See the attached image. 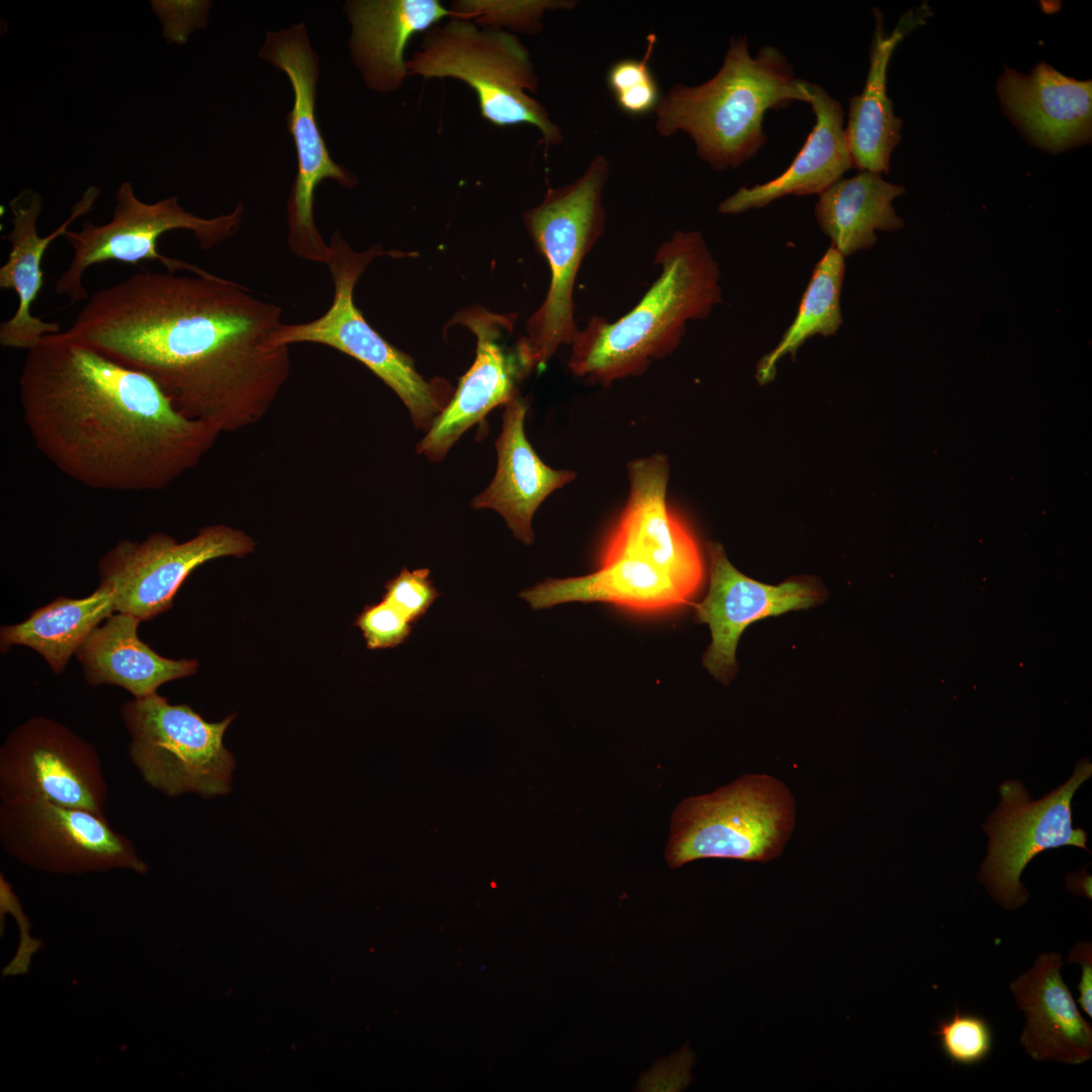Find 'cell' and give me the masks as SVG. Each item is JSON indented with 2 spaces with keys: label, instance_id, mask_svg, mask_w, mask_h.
Returning <instances> with one entry per match:
<instances>
[{
  "label": "cell",
  "instance_id": "cell-1",
  "mask_svg": "<svg viewBox=\"0 0 1092 1092\" xmlns=\"http://www.w3.org/2000/svg\"><path fill=\"white\" fill-rule=\"evenodd\" d=\"M281 316L279 305L210 272L143 271L96 291L66 333L149 376L187 417L217 418L281 363Z\"/></svg>",
  "mask_w": 1092,
  "mask_h": 1092
},
{
  "label": "cell",
  "instance_id": "cell-2",
  "mask_svg": "<svg viewBox=\"0 0 1092 1092\" xmlns=\"http://www.w3.org/2000/svg\"><path fill=\"white\" fill-rule=\"evenodd\" d=\"M18 387L35 447L89 488H164L207 436L204 423L178 411L149 376L66 332L46 335L26 351Z\"/></svg>",
  "mask_w": 1092,
  "mask_h": 1092
},
{
  "label": "cell",
  "instance_id": "cell-3",
  "mask_svg": "<svg viewBox=\"0 0 1092 1092\" xmlns=\"http://www.w3.org/2000/svg\"><path fill=\"white\" fill-rule=\"evenodd\" d=\"M657 279L626 314L595 315L579 330L568 367L601 385L638 376L680 344L690 321L705 320L722 301L720 270L700 232L675 231L654 255Z\"/></svg>",
  "mask_w": 1092,
  "mask_h": 1092
},
{
  "label": "cell",
  "instance_id": "cell-4",
  "mask_svg": "<svg viewBox=\"0 0 1092 1092\" xmlns=\"http://www.w3.org/2000/svg\"><path fill=\"white\" fill-rule=\"evenodd\" d=\"M787 58L772 46L751 57L746 36L730 40L717 74L700 85L673 84L654 110L662 136L679 131L713 169L737 168L766 143L763 118L808 96Z\"/></svg>",
  "mask_w": 1092,
  "mask_h": 1092
},
{
  "label": "cell",
  "instance_id": "cell-5",
  "mask_svg": "<svg viewBox=\"0 0 1092 1092\" xmlns=\"http://www.w3.org/2000/svg\"><path fill=\"white\" fill-rule=\"evenodd\" d=\"M610 163L596 156L574 181L549 187L542 201L523 215L536 250L547 260L550 283L545 299L526 323L518 343L530 372L543 367L561 345H571L579 329L574 318V284L579 268L606 230L603 203Z\"/></svg>",
  "mask_w": 1092,
  "mask_h": 1092
},
{
  "label": "cell",
  "instance_id": "cell-6",
  "mask_svg": "<svg viewBox=\"0 0 1092 1092\" xmlns=\"http://www.w3.org/2000/svg\"><path fill=\"white\" fill-rule=\"evenodd\" d=\"M406 71L425 79L463 81L475 92L485 120L500 127L535 126L545 149L563 141L559 126L530 95L539 80L528 49L511 32L449 17L424 32Z\"/></svg>",
  "mask_w": 1092,
  "mask_h": 1092
},
{
  "label": "cell",
  "instance_id": "cell-7",
  "mask_svg": "<svg viewBox=\"0 0 1092 1092\" xmlns=\"http://www.w3.org/2000/svg\"><path fill=\"white\" fill-rule=\"evenodd\" d=\"M795 821V799L782 781L745 775L678 804L665 858L672 869L701 858L769 861L783 852Z\"/></svg>",
  "mask_w": 1092,
  "mask_h": 1092
},
{
  "label": "cell",
  "instance_id": "cell-8",
  "mask_svg": "<svg viewBox=\"0 0 1092 1092\" xmlns=\"http://www.w3.org/2000/svg\"><path fill=\"white\" fill-rule=\"evenodd\" d=\"M404 255L371 247L364 252L353 250L335 232L327 262L334 297L329 309L307 323L283 324L276 343H316L335 348L363 363L388 385L407 407L417 429L428 431L454 392L443 378L425 379L416 369L413 358L388 343L365 320L354 302L355 285L371 261L382 255Z\"/></svg>",
  "mask_w": 1092,
  "mask_h": 1092
},
{
  "label": "cell",
  "instance_id": "cell-9",
  "mask_svg": "<svg viewBox=\"0 0 1092 1092\" xmlns=\"http://www.w3.org/2000/svg\"><path fill=\"white\" fill-rule=\"evenodd\" d=\"M120 714L129 734L128 755L143 780L166 796L226 795L236 767L223 735L235 716L204 720L190 706L158 693L132 698Z\"/></svg>",
  "mask_w": 1092,
  "mask_h": 1092
},
{
  "label": "cell",
  "instance_id": "cell-10",
  "mask_svg": "<svg viewBox=\"0 0 1092 1092\" xmlns=\"http://www.w3.org/2000/svg\"><path fill=\"white\" fill-rule=\"evenodd\" d=\"M115 198L111 220L100 225L85 220L79 232L68 231L64 236L73 256L58 278L55 291L68 297L71 304L89 299L83 276L88 268L107 261L132 265L158 261L170 273L187 270L194 275L205 274L207 271L196 265L161 254L157 246L160 237L174 230H187L193 233L200 249L211 250L237 233L244 214L239 204L229 214L204 218L186 211L177 196L146 203L136 197L128 181L122 182Z\"/></svg>",
  "mask_w": 1092,
  "mask_h": 1092
},
{
  "label": "cell",
  "instance_id": "cell-11",
  "mask_svg": "<svg viewBox=\"0 0 1092 1092\" xmlns=\"http://www.w3.org/2000/svg\"><path fill=\"white\" fill-rule=\"evenodd\" d=\"M1091 775L1090 760H1080L1064 784L1039 800H1032L1019 780L1000 785V803L983 825L990 840L978 880L1004 909L1015 910L1027 901L1020 877L1035 855L1065 845L1089 851L1086 832L1073 826L1071 805Z\"/></svg>",
  "mask_w": 1092,
  "mask_h": 1092
},
{
  "label": "cell",
  "instance_id": "cell-12",
  "mask_svg": "<svg viewBox=\"0 0 1092 1092\" xmlns=\"http://www.w3.org/2000/svg\"><path fill=\"white\" fill-rule=\"evenodd\" d=\"M0 842L12 857L46 873L149 871L132 841L104 814L46 800L1 802Z\"/></svg>",
  "mask_w": 1092,
  "mask_h": 1092
},
{
  "label": "cell",
  "instance_id": "cell-13",
  "mask_svg": "<svg viewBox=\"0 0 1092 1092\" xmlns=\"http://www.w3.org/2000/svg\"><path fill=\"white\" fill-rule=\"evenodd\" d=\"M260 57L286 74L294 95L292 109L287 114V128L295 145L297 173L287 201V242L297 257L327 264L330 245L313 218L315 189L325 179H333L345 187H353L357 181L352 173L333 161L316 122L318 59L302 22L267 32Z\"/></svg>",
  "mask_w": 1092,
  "mask_h": 1092
},
{
  "label": "cell",
  "instance_id": "cell-14",
  "mask_svg": "<svg viewBox=\"0 0 1092 1092\" xmlns=\"http://www.w3.org/2000/svg\"><path fill=\"white\" fill-rule=\"evenodd\" d=\"M107 795L95 747L56 720L30 718L1 745V802L46 800L104 814Z\"/></svg>",
  "mask_w": 1092,
  "mask_h": 1092
},
{
  "label": "cell",
  "instance_id": "cell-15",
  "mask_svg": "<svg viewBox=\"0 0 1092 1092\" xmlns=\"http://www.w3.org/2000/svg\"><path fill=\"white\" fill-rule=\"evenodd\" d=\"M252 547L245 534L225 526L206 527L181 543L161 532L140 542L120 540L98 562L99 585L112 590L116 612L150 621L172 607L195 568L212 559L243 556Z\"/></svg>",
  "mask_w": 1092,
  "mask_h": 1092
},
{
  "label": "cell",
  "instance_id": "cell-16",
  "mask_svg": "<svg viewBox=\"0 0 1092 1092\" xmlns=\"http://www.w3.org/2000/svg\"><path fill=\"white\" fill-rule=\"evenodd\" d=\"M627 476L628 498L603 544L599 563L620 557L645 561L693 598L704 580V560L694 534L667 504V457L654 453L631 460Z\"/></svg>",
  "mask_w": 1092,
  "mask_h": 1092
},
{
  "label": "cell",
  "instance_id": "cell-17",
  "mask_svg": "<svg viewBox=\"0 0 1092 1092\" xmlns=\"http://www.w3.org/2000/svg\"><path fill=\"white\" fill-rule=\"evenodd\" d=\"M516 314L490 312L475 305L455 314L453 324L468 328L476 339L473 364L460 378L449 402L435 418L417 452L431 461L443 460L452 446L494 407L519 396L518 381L529 372L518 346L506 344Z\"/></svg>",
  "mask_w": 1092,
  "mask_h": 1092
},
{
  "label": "cell",
  "instance_id": "cell-18",
  "mask_svg": "<svg viewBox=\"0 0 1092 1092\" xmlns=\"http://www.w3.org/2000/svg\"><path fill=\"white\" fill-rule=\"evenodd\" d=\"M710 582L706 597L693 604L695 618L709 626L712 643L703 663L719 681L728 684L737 670L735 652L742 632L755 621L808 609L821 598L809 580L765 584L738 571L718 542L706 543Z\"/></svg>",
  "mask_w": 1092,
  "mask_h": 1092
},
{
  "label": "cell",
  "instance_id": "cell-19",
  "mask_svg": "<svg viewBox=\"0 0 1092 1092\" xmlns=\"http://www.w3.org/2000/svg\"><path fill=\"white\" fill-rule=\"evenodd\" d=\"M997 91L1009 119L1037 148L1056 154L1090 142L1091 81L1040 62L1028 74L1005 69Z\"/></svg>",
  "mask_w": 1092,
  "mask_h": 1092
},
{
  "label": "cell",
  "instance_id": "cell-20",
  "mask_svg": "<svg viewBox=\"0 0 1092 1092\" xmlns=\"http://www.w3.org/2000/svg\"><path fill=\"white\" fill-rule=\"evenodd\" d=\"M99 193L97 187H88L72 207L69 217L47 237H40L37 232L42 207L39 193L24 190L9 201L12 229L5 239L10 244V252L0 268V287L14 290L18 305L14 314L0 325L2 347L27 351L43 336L60 333L58 323L42 321L31 313V306L43 285L42 258L51 243L65 236L74 220L92 209Z\"/></svg>",
  "mask_w": 1092,
  "mask_h": 1092
},
{
  "label": "cell",
  "instance_id": "cell-21",
  "mask_svg": "<svg viewBox=\"0 0 1092 1092\" xmlns=\"http://www.w3.org/2000/svg\"><path fill=\"white\" fill-rule=\"evenodd\" d=\"M1059 952L1040 953L1010 984L1025 1025L1020 1043L1035 1061L1080 1065L1092 1058V1027L1062 978Z\"/></svg>",
  "mask_w": 1092,
  "mask_h": 1092
},
{
  "label": "cell",
  "instance_id": "cell-22",
  "mask_svg": "<svg viewBox=\"0 0 1092 1092\" xmlns=\"http://www.w3.org/2000/svg\"><path fill=\"white\" fill-rule=\"evenodd\" d=\"M526 399L517 396L505 405L502 431L495 441L497 466L490 484L471 505L497 512L514 536L529 545L534 541L533 517L554 490L573 481L570 469H553L537 455L525 433Z\"/></svg>",
  "mask_w": 1092,
  "mask_h": 1092
},
{
  "label": "cell",
  "instance_id": "cell-23",
  "mask_svg": "<svg viewBox=\"0 0 1092 1092\" xmlns=\"http://www.w3.org/2000/svg\"><path fill=\"white\" fill-rule=\"evenodd\" d=\"M345 10L352 25V60L365 84L381 93L396 91L408 76L410 39L450 17L438 0H355Z\"/></svg>",
  "mask_w": 1092,
  "mask_h": 1092
},
{
  "label": "cell",
  "instance_id": "cell-24",
  "mask_svg": "<svg viewBox=\"0 0 1092 1092\" xmlns=\"http://www.w3.org/2000/svg\"><path fill=\"white\" fill-rule=\"evenodd\" d=\"M802 86L816 117L803 148L784 173L765 183L739 188L719 204V212L742 213L786 195H820L853 168L841 104L820 85L803 80Z\"/></svg>",
  "mask_w": 1092,
  "mask_h": 1092
},
{
  "label": "cell",
  "instance_id": "cell-25",
  "mask_svg": "<svg viewBox=\"0 0 1092 1092\" xmlns=\"http://www.w3.org/2000/svg\"><path fill=\"white\" fill-rule=\"evenodd\" d=\"M930 15L927 4L912 8L902 15L891 33H886L883 14L874 8L869 71L861 93L849 99L845 127L853 168L859 171L879 175L890 171L891 156L901 141L902 119L895 115L888 97V66L899 42Z\"/></svg>",
  "mask_w": 1092,
  "mask_h": 1092
},
{
  "label": "cell",
  "instance_id": "cell-26",
  "mask_svg": "<svg viewBox=\"0 0 1092 1092\" xmlns=\"http://www.w3.org/2000/svg\"><path fill=\"white\" fill-rule=\"evenodd\" d=\"M520 597L534 610L570 602H600L648 614L677 609L692 599L669 575L630 557L600 564L587 575L547 578Z\"/></svg>",
  "mask_w": 1092,
  "mask_h": 1092
},
{
  "label": "cell",
  "instance_id": "cell-27",
  "mask_svg": "<svg viewBox=\"0 0 1092 1092\" xmlns=\"http://www.w3.org/2000/svg\"><path fill=\"white\" fill-rule=\"evenodd\" d=\"M141 622L117 612L94 629L75 654L89 685H115L142 698L196 672V660L163 657L143 642L138 636Z\"/></svg>",
  "mask_w": 1092,
  "mask_h": 1092
},
{
  "label": "cell",
  "instance_id": "cell-28",
  "mask_svg": "<svg viewBox=\"0 0 1092 1092\" xmlns=\"http://www.w3.org/2000/svg\"><path fill=\"white\" fill-rule=\"evenodd\" d=\"M904 192L881 175L860 171L841 178L819 195L814 214L831 247L843 257L872 248L876 232H895L904 225L893 200Z\"/></svg>",
  "mask_w": 1092,
  "mask_h": 1092
},
{
  "label": "cell",
  "instance_id": "cell-29",
  "mask_svg": "<svg viewBox=\"0 0 1092 1092\" xmlns=\"http://www.w3.org/2000/svg\"><path fill=\"white\" fill-rule=\"evenodd\" d=\"M114 612V595L103 585L84 598L59 597L32 611L26 620L1 626L0 650L5 653L13 645L29 647L54 673H62L94 629Z\"/></svg>",
  "mask_w": 1092,
  "mask_h": 1092
},
{
  "label": "cell",
  "instance_id": "cell-30",
  "mask_svg": "<svg viewBox=\"0 0 1092 1092\" xmlns=\"http://www.w3.org/2000/svg\"><path fill=\"white\" fill-rule=\"evenodd\" d=\"M844 274V257L830 246L813 269L794 321L778 345L759 360L756 368L759 384L770 382L776 376L777 363L787 354L795 359L798 349L808 339L837 333L843 323L840 293Z\"/></svg>",
  "mask_w": 1092,
  "mask_h": 1092
},
{
  "label": "cell",
  "instance_id": "cell-31",
  "mask_svg": "<svg viewBox=\"0 0 1092 1092\" xmlns=\"http://www.w3.org/2000/svg\"><path fill=\"white\" fill-rule=\"evenodd\" d=\"M569 0H458L448 7L450 17L473 22L480 27L534 34L542 28L548 10L573 9Z\"/></svg>",
  "mask_w": 1092,
  "mask_h": 1092
},
{
  "label": "cell",
  "instance_id": "cell-32",
  "mask_svg": "<svg viewBox=\"0 0 1092 1092\" xmlns=\"http://www.w3.org/2000/svg\"><path fill=\"white\" fill-rule=\"evenodd\" d=\"M656 41L655 34L647 36L645 54L641 59H622L608 70L607 85L618 107L631 116L654 111L661 95L658 83L649 66Z\"/></svg>",
  "mask_w": 1092,
  "mask_h": 1092
},
{
  "label": "cell",
  "instance_id": "cell-33",
  "mask_svg": "<svg viewBox=\"0 0 1092 1092\" xmlns=\"http://www.w3.org/2000/svg\"><path fill=\"white\" fill-rule=\"evenodd\" d=\"M934 1034L944 1056L952 1064L962 1066L983 1062L993 1045V1033L988 1021L980 1015L964 1013L959 1008L950 1018L938 1023Z\"/></svg>",
  "mask_w": 1092,
  "mask_h": 1092
},
{
  "label": "cell",
  "instance_id": "cell-34",
  "mask_svg": "<svg viewBox=\"0 0 1092 1092\" xmlns=\"http://www.w3.org/2000/svg\"><path fill=\"white\" fill-rule=\"evenodd\" d=\"M384 588L382 599L396 607L413 624L426 615L431 605L440 596L430 578L428 568L411 571L403 567L396 576L385 583Z\"/></svg>",
  "mask_w": 1092,
  "mask_h": 1092
},
{
  "label": "cell",
  "instance_id": "cell-35",
  "mask_svg": "<svg viewBox=\"0 0 1092 1092\" xmlns=\"http://www.w3.org/2000/svg\"><path fill=\"white\" fill-rule=\"evenodd\" d=\"M355 625L360 628L369 649L392 648L411 635L413 623L389 602L366 606Z\"/></svg>",
  "mask_w": 1092,
  "mask_h": 1092
},
{
  "label": "cell",
  "instance_id": "cell-36",
  "mask_svg": "<svg viewBox=\"0 0 1092 1092\" xmlns=\"http://www.w3.org/2000/svg\"><path fill=\"white\" fill-rule=\"evenodd\" d=\"M0 917L1 935L5 933L4 917L11 914L19 929V941L15 954L2 971L3 977L24 975L28 972L33 956L42 947L43 942L31 936V924L11 885L1 874L0 877Z\"/></svg>",
  "mask_w": 1092,
  "mask_h": 1092
},
{
  "label": "cell",
  "instance_id": "cell-37",
  "mask_svg": "<svg viewBox=\"0 0 1092 1092\" xmlns=\"http://www.w3.org/2000/svg\"><path fill=\"white\" fill-rule=\"evenodd\" d=\"M1067 962L1076 963L1081 967L1077 1002L1081 1009L1092 1017V943L1090 941L1076 943L1069 951Z\"/></svg>",
  "mask_w": 1092,
  "mask_h": 1092
},
{
  "label": "cell",
  "instance_id": "cell-38",
  "mask_svg": "<svg viewBox=\"0 0 1092 1092\" xmlns=\"http://www.w3.org/2000/svg\"><path fill=\"white\" fill-rule=\"evenodd\" d=\"M1067 888L1074 894L1091 899V876L1082 870L1067 877Z\"/></svg>",
  "mask_w": 1092,
  "mask_h": 1092
}]
</instances>
